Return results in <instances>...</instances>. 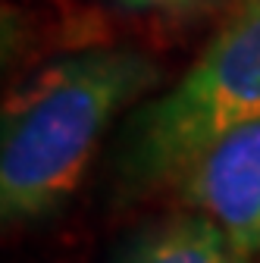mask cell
Listing matches in <instances>:
<instances>
[{
  "label": "cell",
  "mask_w": 260,
  "mask_h": 263,
  "mask_svg": "<svg viewBox=\"0 0 260 263\" xmlns=\"http://www.w3.org/2000/svg\"><path fill=\"white\" fill-rule=\"evenodd\" d=\"M119 4L132 10H151V13H185V10L207 7L213 0H119Z\"/></svg>",
  "instance_id": "cell-5"
},
{
  "label": "cell",
  "mask_w": 260,
  "mask_h": 263,
  "mask_svg": "<svg viewBox=\"0 0 260 263\" xmlns=\"http://www.w3.org/2000/svg\"><path fill=\"white\" fill-rule=\"evenodd\" d=\"M260 119V0H242L188 72L138 110L125 135V176L176 182L229 128Z\"/></svg>",
  "instance_id": "cell-2"
},
{
  "label": "cell",
  "mask_w": 260,
  "mask_h": 263,
  "mask_svg": "<svg viewBox=\"0 0 260 263\" xmlns=\"http://www.w3.org/2000/svg\"><path fill=\"white\" fill-rule=\"evenodd\" d=\"M122 263H251L242 257L219 229L198 216L182 213L147 229L125 251Z\"/></svg>",
  "instance_id": "cell-4"
},
{
  "label": "cell",
  "mask_w": 260,
  "mask_h": 263,
  "mask_svg": "<svg viewBox=\"0 0 260 263\" xmlns=\"http://www.w3.org/2000/svg\"><path fill=\"white\" fill-rule=\"evenodd\" d=\"M157 63L132 47H91L47 63L4 104L0 210L38 219L79 188L110 122L157 85Z\"/></svg>",
  "instance_id": "cell-1"
},
{
  "label": "cell",
  "mask_w": 260,
  "mask_h": 263,
  "mask_svg": "<svg viewBox=\"0 0 260 263\" xmlns=\"http://www.w3.org/2000/svg\"><path fill=\"white\" fill-rule=\"evenodd\" d=\"M173 188L188 213L210 219L242 257L254 260L260 254V119L207 144Z\"/></svg>",
  "instance_id": "cell-3"
}]
</instances>
